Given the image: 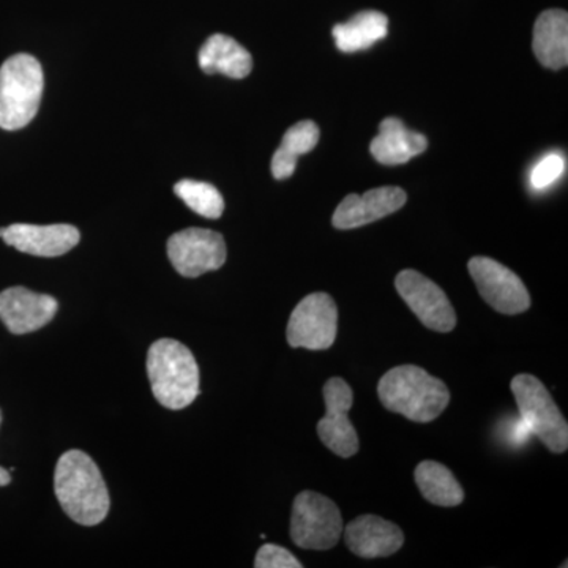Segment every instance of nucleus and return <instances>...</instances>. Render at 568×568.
Masks as SVG:
<instances>
[{"mask_svg": "<svg viewBox=\"0 0 568 568\" xmlns=\"http://www.w3.org/2000/svg\"><path fill=\"white\" fill-rule=\"evenodd\" d=\"M54 491L63 511L78 525L97 526L108 517L110 493L99 466L84 452L69 450L59 458Z\"/></svg>", "mask_w": 568, "mask_h": 568, "instance_id": "nucleus-1", "label": "nucleus"}, {"mask_svg": "<svg viewBox=\"0 0 568 568\" xmlns=\"http://www.w3.org/2000/svg\"><path fill=\"white\" fill-rule=\"evenodd\" d=\"M377 395L387 410L417 424L436 420L450 403L446 384L416 365L388 369L381 377Z\"/></svg>", "mask_w": 568, "mask_h": 568, "instance_id": "nucleus-2", "label": "nucleus"}, {"mask_svg": "<svg viewBox=\"0 0 568 568\" xmlns=\"http://www.w3.org/2000/svg\"><path fill=\"white\" fill-rule=\"evenodd\" d=\"M148 375L160 405L179 410L200 395V368L192 351L182 343L162 338L148 353Z\"/></svg>", "mask_w": 568, "mask_h": 568, "instance_id": "nucleus-3", "label": "nucleus"}, {"mask_svg": "<svg viewBox=\"0 0 568 568\" xmlns=\"http://www.w3.org/2000/svg\"><path fill=\"white\" fill-rule=\"evenodd\" d=\"M44 77L31 54H14L0 67V129H24L39 112Z\"/></svg>", "mask_w": 568, "mask_h": 568, "instance_id": "nucleus-4", "label": "nucleus"}, {"mask_svg": "<svg viewBox=\"0 0 568 568\" xmlns=\"http://www.w3.org/2000/svg\"><path fill=\"white\" fill-rule=\"evenodd\" d=\"M511 392L517 398L523 424L534 433L552 454H564L568 447V424L548 388L536 376L523 375L511 379Z\"/></svg>", "mask_w": 568, "mask_h": 568, "instance_id": "nucleus-5", "label": "nucleus"}, {"mask_svg": "<svg viewBox=\"0 0 568 568\" xmlns=\"http://www.w3.org/2000/svg\"><path fill=\"white\" fill-rule=\"evenodd\" d=\"M345 523L334 500L320 493L302 491L294 499L291 538L302 549L327 551L339 541Z\"/></svg>", "mask_w": 568, "mask_h": 568, "instance_id": "nucleus-6", "label": "nucleus"}, {"mask_svg": "<svg viewBox=\"0 0 568 568\" xmlns=\"http://www.w3.org/2000/svg\"><path fill=\"white\" fill-rule=\"evenodd\" d=\"M338 332V308L325 293L306 295L291 313L286 338L291 347L325 351L334 346Z\"/></svg>", "mask_w": 568, "mask_h": 568, "instance_id": "nucleus-7", "label": "nucleus"}, {"mask_svg": "<svg viewBox=\"0 0 568 568\" xmlns=\"http://www.w3.org/2000/svg\"><path fill=\"white\" fill-rule=\"evenodd\" d=\"M166 252L178 274L186 278L219 271L227 256L223 235L201 227H189L171 235Z\"/></svg>", "mask_w": 568, "mask_h": 568, "instance_id": "nucleus-8", "label": "nucleus"}, {"mask_svg": "<svg viewBox=\"0 0 568 568\" xmlns=\"http://www.w3.org/2000/svg\"><path fill=\"white\" fill-rule=\"evenodd\" d=\"M481 298L497 313L519 315L528 312L530 295L525 283L506 265L491 257L476 256L467 264Z\"/></svg>", "mask_w": 568, "mask_h": 568, "instance_id": "nucleus-9", "label": "nucleus"}, {"mask_svg": "<svg viewBox=\"0 0 568 568\" xmlns=\"http://www.w3.org/2000/svg\"><path fill=\"white\" fill-rule=\"evenodd\" d=\"M395 287L410 312L429 331L448 334L457 325V313L447 294L420 272L407 268L395 278Z\"/></svg>", "mask_w": 568, "mask_h": 568, "instance_id": "nucleus-10", "label": "nucleus"}, {"mask_svg": "<svg viewBox=\"0 0 568 568\" xmlns=\"http://www.w3.org/2000/svg\"><path fill=\"white\" fill-rule=\"evenodd\" d=\"M323 395L325 416L317 424V436L338 457H354L358 452V436L347 416L354 403L353 388L342 377H332L325 383Z\"/></svg>", "mask_w": 568, "mask_h": 568, "instance_id": "nucleus-11", "label": "nucleus"}, {"mask_svg": "<svg viewBox=\"0 0 568 568\" xmlns=\"http://www.w3.org/2000/svg\"><path fill=\"white\" fill-rule=\"evenodd\" d=\"M59 304L48 294H37L22 286L0 293V321L13 335L32 334L51 323Z\"/></svg>", "mask_w": 568, "mask_h": 568, "instance_id": "nucleus-12", "label": "nucleus"}, {"mask_svg": "<svg viewBox=\"0 0 568 568\" xmlns=\"http://www.w3.org/2000/svg\"><path fill=\"white\" fill-rule=\"evenodd\" d=\"M0 237L18 252L40 257L62 256L81 241L80 231L71 224L39 226V224L17 223L9 227H0Z\"/></svg>", "mask_w": 568, "mask_h": 568, "instance_id": "nucleus-13", "label": "nucleus"}, {"mask_svg": "<svg viewBox=\"0 0 568 568\" xmlns=\"http://www.w3.org/2000/svg\"><path fill=\"white\" fill-rule=\"evenodd\" d=\"M406 192L398 186H381L365 194H347L332 219L336 230H355L398 212L406 204Z\"/></svg>", "mask_w": 568, "mask_h": 568, "instance_id": "nucleus-14", "label": "nucleus"}, {"mask_svg": "<svg viewBox=\"0 0 568 568\" xmlns=\"http://www.w3.org/2000/svg\"><path fill=\"white\" fill-rule=\"evenodd\" d=\"M343 530L347 548L358 558H388L398 552L405 544L403 530L394 523L376 515H362Z\"/></svg>", "mask_w": 568, "mask_h": 568, "instance_id": "nucleus-15", "label": "nucleus"}, {"mask_svg": "<svg viewBox=\"0 0 568 568\" xmlns=\"http://www.w3.org/2000/svg\"><path fill=\"white\" fill-rule=\"evenodd\" d=\"M428 148L424 134L413 132L396 118H387L381 122L379 134L372 141L369 151L376 162L386 166H398L420 155Z\"/></svg>", "mask_w": 568, "mask_h": 568, "instance_id": "nucleus-16", "label": "nucleus"}, {"mask_svg": "<svg viewBox=\"0 0 568 568\" xmlns=\"http://www.w3.org/2000/svg\"><path fill=\"white\" fill-rule=\"evenodd\" d=\"M534 54L541 65L560 70L568 63V14L564 10H547L534 26Z\"/></svg>", "mask_w": 568, "mask_h": 568, "instance_id": "nucleus-17", "label": "nucleus"}, {"mask_svg": "<svg viewBox=\"0 0 568 568\" xmlns=\"http://www.w3.org/2000/svg\"><path fill=\"white\" fill-rule=\"evenodd\" d=\"M197 61L204 73H222L233 80H244L253 70L252 54L223 33H215L205 40Z\"/></svg>", "mask_w": 568, "mask_h": 568, "instance_id": "nucleus-18", "label": "nucleus"}, {"mask_svg": "<svg viewBox=\"0 0 568 568\" xmlns=\"http://www.w3.org/2000/svg\"><path fill=\"white\" fill-rule=\"evenodd\" d=\"M334 39L339 51L357 52L368 50L369 47L386 39L388 20L381 11L368 10L355 14L353 20L336 24Z\"/></svg>", "mask_w": 568, "mask_h": 568, "instance_id": "nucleus-19", "label": "nucleus"}, {"mask_svg": "<svg viewBox=\"0 0 568 568\" xmlns=\"http://www.w3.org/2000/svg\"><path fill=\"white\" fill-rule=\"evenodd\" d=\"M416 484L428 503L439 507H457L465 500V491L447 466L437 462H422L416 467Z\"/></svg>", "mask_w": 568, "mask_h": 568, "instance_id": "nucleus-20", "label": "nucleus"}, {"mask_svg": "<svg viewBox=\"0 0 568 568\" xmlns=\"http://www.w3.org/2000/svg\"><path fill=\"white\" fill-rule=\"evenodd\" d=\"M320 126L313 121H302L284 133L282 145L272 159V174L284 181L294 174L298 156L312 152L320 142Z\"/></svg>", "mask_w": 568, "mask_h": 568, "instance_id": "nucleus-21", "label": "nucleus"}, {"mask_svg": "<svg viewBox=\"0 0 568 568\" xmlns=\"http://www.w3.org/2000/svg\"><path fill=\"white\" fill-rule=\"evenodd\" d=\"M174 193L204 219L216 220L223 215L224 200L222 193L207 182L181 181L175 183Z\"/></svg>", "mask_w": 568, "mask_h": 568, "instance_id": "nucleus-22", "label": "nucleus"}, {"mask_svg": "<svg viewBox=\"0 0 568 568\" xmlns=\"http://www.w3.org/2000/svg\"><path fill=\"white\" fill-rule=\"evenodd\" d=\"M566 173V160L559 153H549L536 164L530 174V183L534 189L545 190L558 181L560 175Z\"/></svg>", "mask_w": 568, "mask_h": 568, "instance_id": "nucleus-23", "label": "nucleus"}, {"mask_svg": "<svg viewBox=\"0 0 568 568\" xmlns=\"http://www.w3.org/2000/svg\"><path fill=\"white\" fill-rule=\"evenodd\" d=\"M254 567L256 568H302L298 559L295 558L293 552L287 551L286 548L278 547V545L267 544L260 548L256 559H254Z\"/></svg>", "mask_w": 568, "mask_h": 568, "instance_id": "nucleus-24", "label": "nucleus"}, {"mask_svg": "<svg viewBox=\"0 0 568 568\" xmlns=\"http://www.w3.org/2000/svg\"><path fill=\"white\" fill-rule=\"evenodd\" d=\"M11 481L10 470L3 469L0 467V487H7Z\"/></svg>", "mask_w": 568, "mask_h": 568, "instance_id": "nucleus-25", "label": "nucleus"}, {"mask_svg": "<svg viewBox=\"0 0 568 568\" xmlns=\"http://www.w3.org/2000/svg\"><path fill=\"white\" fill-rule=\"evenodd\" d=\"M0 424H2V410H0Z\"/></svg>", "mask_w": 568, "mask_h": 568, "instance_id": "nucleus-26", "label": "nucleus"}]
</instances>
